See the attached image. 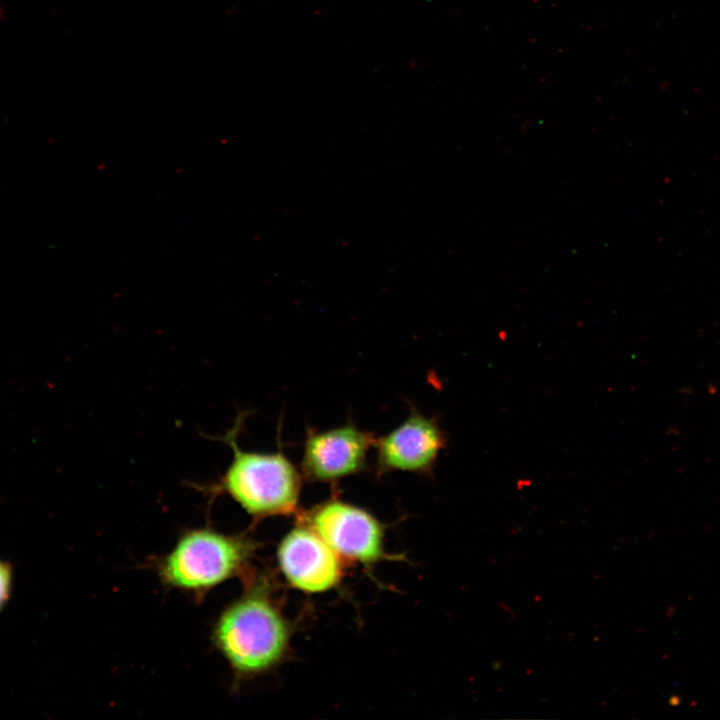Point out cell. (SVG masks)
<instances>
[{"instance_id":"obj_1","label":"cell","mask_w":720,"mask_h":720,"mask_svg":"<svg viewBox=\"0 0 720 720\" xmlns=\"http://www.w3.org/2000/svg\"><path fill=\"white\" fill-rule=\"evenodd\" d=\"M287 624L260 585H249L217 618L212 641L238 677L261 674L283 657Z\"/></svg>"},{"instance_id":"obj_2","label":"cell","mask_w":720,"mask_h":720,"mask_svg":"<svg viewBox=\"0 0 720 720\" xmlns=\"http://www.w3.org/2000/svg\"><path fill=\"white\" fill-rule=\"evenodd\" d=\"M242 423L243 416H239L223 437L233 451L229 466L216 482L201 486V490L210 496H229L256 519L295 512L301 472L282 450L267 453L239 448L236 440Z\"/></svg>"},{"instance_id":"obj_3","label":"cell","mask_w":720,"mask_h":720,"mask_svg":"<svg viewBox=\"0 0 720 720\" xmlns=\"http://www.w3.org/2000/svg\"><path fill=\"white\" fill-rule=\"evenodd\" d=\"M254 549L245 536L193 529L178 539L156 568L163 584L200 595L242 573Z\"/></svg>"},{"instance_id":"obj_4","label":"cell","mask_w":720,"mask_h":720,"mask_svg":"<svg viewBox=\"0 0 720 720\" xmlns=\"http://www.w3.org/2000/svg\"><path fill=\"white\" fill-rule=\"evenodd\" d=\"M376 436L353 423L306 432L302 477L311 482H336L368 470L367 455Z\"/></svg>"},{"instance_id":"obj_5","label":"cell","mask_w":720,"mask_h":720,"mask_svg":"<svg viewBox=\"0 0 720 720\" xmlns=\"http://www.w3.org/2000/svg\"><path fill=\"white\" fill-rule=\"evenodd\" d=\"M446 436L435 418L426 417L416 408L386 435L376 437V472H412L430 475Z\"/></svg>"},{"instance_id":"obj_6","label":"cell","mask_w":720,"mask_h":720,"mask_svg":"<svg viewBox=\"0 0 720 720\" xmlns=\"http://www.w3.org/2000/svg\"><path fill=\"white\" fill-rule=\"evenodd\" d=\"M311 528L338 555L370 563L382 554V528L366 510L337 499L309 514Z\"/></svg>"},{"instance_id":"obj_7","label":"cell","mask_w":720,"mask_h":720,"mask_svg":"<svg viewBox=\"0 0 720 720\" xmlns=\"http://www.w3.org/2000/svg\"><path fill=\"white\" fill-rule=\"evenodd\" d=\"M277 558L286 580L307 593L327 591L341 577L338 555L312 528L290 531L279 545Z\"/></svg>"},{"instance_id":"obj_8","label":"cell","mask_w":720,"mask_h":720,"mask_svg":"<svg viewBox=\"0 0 720 720\" xmlns=\"http://www.w3.org/2000/svg\"><path fill=\"white\" fill-rule=\"evenodd\" d=\"M12 584V566L0 560V610L8 601Z\"/></svg>"}]
</instances>
